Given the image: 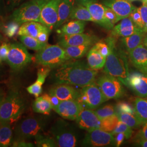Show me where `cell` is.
<instances>
[{
	"label": "cell",
	"instance_id": "obj_40",
	"mask_svg": "<svg viewBox=\"0 0 147 147\" xmlns=\"http://www.w3.org/2000/svg\"><path fill=\"white\" fill-rule=\"evenodd\" d=\"M42 84H43L42 82L36 80L34 84L27 88V90L30 94L33 95L36 98H38L42 92Z\"/></svg>",
	"mask_w": 147,
	"mask_h": 147
},
{
	"label": "cell",
	"instance_id": "obj_38",
	"mask_svg": "<svg viewBox=\"0 0 147 147\" xmlns=\"http://www.w3.org/2000/svg\"><path fill=\"white\" fill-rule=\"evenodd\" d=\"M93 47L96 49L100 54H101L106 58L110 52V48L109 47L107 42L105 41V40L95 42Z\"/></svg>",
	"mask_w": 147,
	"mask_h": 147
},
{
	"label": "cell",
	"instance_id": "obj_19",
	"mask_svg": "<svg viewBox=\"0 0 147 147\" xmlns=\"http://www.w3.org/2000/svg\"><path fill=\"white\" fill-rule=\"evenodd\" d=\"M89 10L93 22L109 30H112L114 25L107 21L105 17V7L98 2H92L85 5Z\"/></svg>",
	"mask_w": 147,
	"mask_h": 147
},
{
	"label": "cell",
	"instance_id": "obj_23",
	"mask_svg": "<svg viewBox=\"0 0 147 147\" xmlns=\"http://www.w3.org/2000/svg\"><path fill=\"white\" fill-rule=\"evenodd\" d=\"M73 0H61L58 5V21L55 28L62 26L70 19L74 7Z\"/></svg>",
	"mask_w": 147,
	"mask_h": 147
},
{
	"label": "cell",
	"instance_id": "obj_2",
	"mask_svg": "<svg viewBox=\"0 0 147 147\" xmlns=\"http://www.w3.org/2000/svg\"><path fill=\"white\" fill-rule=\"evenodd\" d=\"M110 48V52L106 59L104 71L129 87L130 73L126 53L116 47V38L112 36L105 39Z\"/></svg>",
	"mask_w": 147,
	"mask_h": 147
},
{
	"label": "cell",
	"instance_id": "obj_33",
	"mask_svg": "<svg viewBox=\"0 0 147 147\" xmlns=\"http://www.w3.org/2000/svg\"><path fill=\"white\" fill-rule=\"evenodd\" d=\"M20 40L28 49L39 51L45 47L47 44L39 42L37 38L27 36H20Z\"/></svg>",
	"mask_w": 147,
	"mask_h": 147
},
{
	"label": "cell",
	"instance_id": "obj_16",
	"mask_svg": "<svg viewBox=\"0 0 147 147\" xmlns=\"http://www.w3.org/2000/svg\"><path fill=\"white\" fill-rule=\"evenodd\" d=\"M132 65L141 73L147 75V48L143 44L128 53Z\"/></svg>",
	"mask_w": 147,
	"mask_h": 147
},
{
	"label": "cell",
	"instance_id": "obj_57",
	"mask_svg": "<svg viewBox=\"0 0 147 147\" xmlns=\"http://www.w3.org/2000/svg\"><path fill=\"white\" fill-rule=\"evenodd\" d=\"M3 25V16H0V30L2 29V27Z\"/></svg>",
	"mask_w": 147,
	"mask_h": 147
},
{
	"label": "cell",
	"instance_id": "obj_49",
	"mask_svg": "<svg viewBox=\"0 0 147 147\" xmlns=\"http://www.w3.org/2000/svg\"><path fill=\"white\" fill-rule=\"evenodd\" d=\"M115 136H116L115 138L116 146L119 147L124 141V139L125 138V136L124 134L123 133H118Z\"/></svg>",
	"mask_w": 147,
	"mask_h": 147
},
{
	"label": "cell",
	"instance_id": "obj_59",
	"mask_svg": "<svg viewBox=\"0 0 147 147\" xmlns=\"http://www.w3.org/2000/svg\"><path fill=\"white\" fill-rule=\"evenodd\" d=\"M127 1H129V2H131L136 1H137V0H127Z\"/></svg>",
	"mask_w": 147,
	"mask_h": 147
},
{
	"label": "cell",
	"instance_id": "obj_14",
	"mask_svg": "<svg viewBox=\"0 0 147 147\" xmlns=\"http://www.w3.org/2000/svg\"><path fill=\"white\" fill-rule=\"evenodd\" d=\"M83 109L84 107L78 100H69L61 101L53 110L64 119L75 121Z\"/></svg>",
	"mask_w": 147,
	"mask_h": 147
},
{
	"label": "cell",
	"instance_id": "obj_30",
	"mask_svg": "<svg viewBox=\"0 0 147 147\" xmlns=\"http://www.w3.org/2000/svg\"><path fill=\"white\" fill-rule=\"evenodd\" d=\"M119 121L125 123L132 129H137L143 125L136 114L124 112H116Z\"/></svg>",
	"mask_w": 147,
	"mask_h": 147
},
{
	"label": "cell",
	"instance_id": "obj_7",
	"mask_svg": "<svg viewBox=\"0 0 147 147\" xmlns=\"http://www.w3.org/2000/svg\"><path fill=\"white\" fill-rule=\"evenodd\" d=\"M45 126V122L39 117H28L20 121L15 129L16 139L30 140L40 134Z\"/></svg>",
	"mask_w": 147,
	"mask_h": 147
},
{
	"label": "cell",
	"instance_id": "obj_11",
	"mask_svg": "<svg viewBox=\"0 0 147 147\" xmlns=\"http://www.w3.org/2000/svg\"><path fill=\"white\" fill-rule=\"evenodd\" d=\"M97 84L107 100L120 98L124 94L123 84L118 79L110 75L100 76Z\"/></svg>",
	"mask_w": 147,
	"mask_h": 147
},
{
	"label": "cell",
	"instance_id": "obj_36",
	"mask_svg": "<svg viewBox=\"0 0 147 147\" xmlns=\"http://www.w3.org/2000/svg\"><path fill=\"white\" fill-rule=\"evenodd\" d=\"M111 133L113 136H115L118 133H123L124 134L126 139H129L132 136L133 131L130 127L127 125L122 121H119L115 129Z\"/></svg>",
	"mask_w": 147,
	"mask_h": 147
},
{
	"label": "cell",
	"instance_id": "obj_52",
	"mask_svg": "<svg viewBox=\"0 0 147 147\" xmlns=\"http://www.w3.org/2000/svg\"><path fill=\"white\" fill-rule=\"evenodd\" d=\"M136 142L141 147H147V140L140 138H136Z\"/></svg>",
	"mask_w": 147,
	"mask_h": 147
},
{
	"label": "cell",
	"instance_id": "obj_32",
	"mask_svg": "<svg viewBox=\"0 0 147 147\" xmlns=\"http://www.w3.org/2000/svg\"><path fill=\"white\" fill-rule=\"evenodd\" d=\"M92 46L91 45H82L79 46H68L63 48L71 59H78L84 57Z\"/></svg>",
	"mask_w": 147,
	"mask_h": 147
},
{
	"label": "cell",
	"instance_id": "obj_60",
	"mask_svg": "<svg viewBox=\"0 0 147 147\" xmlns=\"http://www.w3.org/2000/svg\"><path fill=\"white\" fill-rule=\"evenodd\" d=\"M143 3H145L146 5H147V1H144V2H143Z\"/></svg>",
	"mask_w": 147,
	"mask_h": 147
},
{
	"label": "cell",
	"instance_id": "obj_6",
	"mask_svg": "<svg viewBox=\"0 0 147 147\" xmlns=\"http://www.w3.org/2000/svg\"><path fill=\"white\" fill-rule=\"evenodd\" d=\"M49 0H30L13 12L11 18L19 24L29 21L39 22L42 8Z\"/></svg>",
	"mask_w": 147,
	"mask_h": 147
},
{
	"label": "cell",
	"instance_id": "obj_45",
	"mask_svg": "<svg viewBox=\"0 0 147 147\" xmlns=\"http://www.w3.org/2000/svg\"><path fill=\"white\" fill-rule=\"evenodd\" d=\"M11 146L18 147H34V145L31 143L27 142L26 140H25L16 139L14 141H13Z\"/></svg>",
	"mask_w": 147,
	"mask_h": 147
},
{
	"label": "cell",
	"instance_id": "obj_46",
	"mask_svg": "<svg viewBox=\"0 0 147 147\" xmlns=\"http://www.w3.org/2000/svg\"><path fill=\"white\" fill-rule=\"evenodd\" d=\"M138 10L140 11L141 16L142 17V20L143 24H146L147 23V5L145 3H143V5L138 8Z\"/></svg>",
	"mask_w": 147,
	"mask_h": 147
},
{
	"label": "cell",
	"instance_id": "obj_39",
	"mask_svg": "<svg viewBox=\"0 0 147 147\" xmlns=\"http://www.w3.org/2000/svg\"><path fill=\"white\" fill-rule=\"evenodd\" d=\"M116 112H124L136 114L134 106L126 102H119L116 105Z\"/></svg>",
	"mask_w": 147,
	"mask_h": 147
},
{
	"label": "cell",
	"instance_id": "obj_50",
	"mask_svg": "<svg viewBox=\"0 0 147 147\" xmlns=\"http://www.w3.org/2000/svg\"><path fill=\"white\" fill-rule=\"evenodd\" d=\"M24 0H6L7 5L9 8H13L19 5Z\"/></svg>",
	"mask_w": 147,
	"mask_h": 147
},
{
	"label": "cell",
	"instance_id": "obj_56",
	"mask_svg": "<svg viewBox=\"0 0 147 147\" xmlns=\"http://www.w3.org/2000/svg\"><path fill=\"white\" fill-rule=\"evenodd\" d=\"M143 44L147 48V34H146L144 37V38L143 41Z\"/></svg>",
	"mask_w": 147,
	"mask_h": 147
},
{
	"label": "cell",
	"instance_id": "obj_61",
	"mask_svg": "<svg viewBox=\"0 0 147 147\" xmlns=\"http://www.w3.org/2000/svg\"><path fill=\"white\" fill-rule=\"evenodd\" d=\"M2 38V36L1 35V34H0V39H1Z\"/></svg>",
	"mask_w": 147,
	"mask_h": 147
},
{
	"label": "cell",
	"instance_id": "obj_53",
	"mask_svg": "<svg viewBox=\"0 0 147 147\" xmlns=\"http://www.w3.org/2000/svg\"><path fill=\"white\" fill-rule=\"evenodd\" d=\"M5 7L4 5L3 0H0V16H3V14H5Z\"/></svg>",
	"mask_w": 147,
	"mask_h": 147
},
{
	"label": "cell",
	"instance_id": "obj_18",
	"mask_svg": "<svg viewBox=\"0 0 147 147\" xmlns=\"http://www.w3.org/2000/svg\"><path fill=\"white\" fill-rule=\"evenodd\" d=\"M56 84L50 89L49 94L55 96L61 101L78 99L80 95V90L69 84Z\"/></svg>",
	"mask_w": 147,
	"mask_h": 147
},
{
	"label": "cell",
	"instance_id": "obj_51",
	"mask_svg": "<svg viewBox=\"0 0 147 147\" xmlns=\"http://www.w3.org/2000/svg\"><path fill=\"white\" fill-rule=\"evenodd\" d=\"M50 95V94H49ZM50 101L51 103L53 106V110L55 108H56L60 103V102L61 101V100H59L57 97H56L55 96L50 95Z\"/></svg>",
	"mask_w": 147,
	"mask_h": 147
},
{
	"label": "cell",
	"instance_id": "obj_43",
	"mask_svg": "<svg viewBox=\"0 0 147 147\" xmlns=\"http://www.w3.org/2000/svg\"><path fill=\"white\" fill-rule=\"evenodd\" d=\"M51 69L50 67L45 66H43L42 68L39 69L37 73V81L44 84L46 78L51 71Z\"/></svg>",
	"mask_w": 147,
	"mask_h": 147
},
{
	"label": "cell",
	"instance_id": "obj_1",
	"mask_svg": "<svg viewBox=\"0 0 147 147\" xmlns=\"http://www.w3.org/2000/svg\"><path fill=\"white\" fill-rule=\"evenodd\" d=\"M98 74L96 70L90 68L84 61H67L57 67L53 74L56 84H64L83 87L94 82Z\"/></svg>",
	"mask_w": 147,
	"mask_h": 147
},
{
	"label": "cell",
	"instance_id": "obj_22",
	"mask_svg": "<svg viewBox=\"0 0 147 147\" xmlns=\"http://www.w3.org/2000/svg\"><path fill=\"white\" fill-rule=\"evenodd\" d=\"M48 30H50L39 22L29 21L21 24L18 34L20 36H27L37 38L40 33Z\"/></svg>",
	"mask_w": 147,
	"mask_h": 147
},
{
	"label": "cell",
	"instance_id": "obj_24",
	"mask_svg": "<svg viewBox=\"0 0 147 147\" xmlns=\"http://www.w3.org/2000/svg\"><path fill=\"white\" fill-rule=\"evenodd\" d=\"M146 34L147 33L140 29L131 36L122 38L121 42L126 51L129 53L143 44V39Z\"/></svg>",
	"mask_w": 147,
	"mask_h": 147
},
{
	"label": "cell",
	"instance_id": "obj_34",
	"mask_svg": "<svg viewBox=\"0 0 147 147\" xmlns=\"http://www.w3.org/2000/svg\"><path fill=\"white\" fill-rule=\"evenodd\" d=\"M35 143L38 147H57L56 143L53 137L42 134V133L35 137Z\"/></svg>",
	"mask_w": 147,
	"mask_h": 147
},
{
	"label": "cell",
	"instance_id": "obj_62",
	"mask_svg": "<svg viewBox=\"0 0 147 147\" xmlns=\"http://www.w3.org/2000/svg\"><path fill=\"white\" fill-rule=\"evenodd\" d=\"M143 2H144V1H147V0H142Z\"/></svg>",
	"mask_w": 147,
	"mask_h": 147
},
{
	"label": "cell",
	"instance_id": "obj_58",
	"mask_svg": "<svg viewBox=\"0 0 147 147\" xmlns=\"http://www.w3.org/2000/svg\"><path fill=\"white\" fill-rule=\"evenodd\" d=\"M143 31L144 32L146 33H147V23L144 25Z\"/></svg>",
	"mask_w": 147,
	"mask_h": 147
},
{
	"label": "cell",
	"instance_id": "obj_4",
	"mask_svg": "<svg viewBox=\"0 0 147 147\" xmlns=\"http://www.w3.org/2000/svg\"><path fill=\"white\" fill-rule=\"evenodd\" d=\"M80 128L86 130L99 129L107 132H112L116 125L115 119L110 117L105 119H100L95 112L84 109L76 119Z\"/></svg>",
	"mask_w": 147,
	"mask_h": 147
},
{
	"label": "cell",
	"instance_id": "obj_26",
	"mask_svg": "<svg viewBox=\"0 0 147 147\" xmlns=\"http://www.w3.org/2000/svg\"><path fill=\"white\" fill-rule=\"evenodd\" d=\"M32 107L33 111L37 113L49 115L53 109L50 95L45 94L37 98L33 104Z\"/></svg>",
	"mask_w": 147,
	"mask_h": 147
},
{
	"label": "cell",
	"instance_id": "obj_42",
	"mask_svg": "<svg viewBox=\"0 0 147 147\" xmlns=\"http://www.w3.org/2000/svg\"><path fill=\"white\" fill-rule=\"evenodd\" d=\"M104 7H105V17L107 21H109L113 25L117 22H119L115 11L107 6L104 5Z\"/></svg>",
	"mask_w": 147,
	"mask_h": 147
},
{
	"label": "cell",
	"instance_id": "obj_3",
	"mask_svg": "<svg viewBox=\"0 0 147 147\" xmlns=\"http://www.w3.org/2000/svg\"><path fill=\"white\" fill-rule=\"evenodd\" d=\"M25 109V102L21 95L16 90H11L0 105V122H15L20 118Z\"/></svg>",
	"mask_w": 147,
	"mask_h": 147
},
{
	"label": "cell",
	"instance_id": "obj_37",
	"mask_svg": "<svg viewBox=\"0 0 147 147\" xmlns=\"http://www.w3.org/2000/svg\"><path fill=\"white\" fill-rule=\"evenodd\" d=\"M95 112L97 116L102 119L109 118L116 114L114 106L110 105H106Z\"/></svg>",
	"mask_w": 147,
	"mask_h": 147
},
{
	"label": "cell",
	"instance_id": "obj_27",
	"mask_svg": "<svg viewBox=\"0 0 147 147\" xmlns=\"http://www.w3.org/2000/svg\"><path fill=\"white\" fill-rule=\"evenodd\" d=\"M106 58L92 47L87 54V64L90 68L99 70L105 66Z\"/></svg>",
	"mask_w": 147,
	"mask_h": 147
},
{
	"label": "cell",
	"instance_id": "obj_9",
	"mask_svg": "<svg viewBox=\"0 0 147 147\" xmlns=\"http://www.w3.org/2000/svg\"><path fill=\"white\" fill-rule=\"evenodd\" d=\"M50 132L52 134L57 147H74L77 144V138L67 123L58 120L53 125Z\"/></svg>",
	"mask_w": 147,
	"mask_h": 147
},
{
	"label": "cell",
	"instance_id": "obj_41",
	"mask_svg": "<svg viewBox=\"0 0 147 147\" xmlns=\"http://www.w3.org/2000/svg\"><path fill=\"white\" fill-rule=\"evenodd\" d=\"M129 16L131 18L132 20L133 21L134 24L136 25L137 26L143 31L144 24L143 22L141 14H140L139 11L138 10L137 8L134 11H132V12L130 14Z\"/></svg>",
	"mask_w": 147,
	"mask_h": 147
},
{
	"label": "cell",
	"instance_id": "obj_25",
	"mask_svg": "<svg viewBox=\"0 0 147 147\" xmlns=\"http://www.w3.org/2000/svg\"><path fill=\"white\" fill-rule=\"evenodd\" d=\"M86 22L78 20H74L63 24L57 30L59 35H73L84 33Z\"/></svg>",
	"mask_w": 147,
	"mask_h": 147
},
{
	"label": "cell",
	"instance_id": "obj_47",
	"mask_svg": "<svg viewBox=\"0 0 147 147\" xmlns=\"http://www.w3.org/2000/svg\"><path fill=\"white\" fill-rule=\"evenodd\" d=\"M51 32L50 30H48L46 31L42 32L40 33L38 37H37V39L41 42L44 43V44H47L48 39H49V36L50 32Z\"/></svg>",
	"mask_w": 147,
	"mask_h": 147
},
{
	"label": "cell",
	"instance_id": "obj_17",
	"mask_svg": "<svg viewBox=\"0 0 147 147\" xmlns=\"http://www.w3.org/2000/svg\"><path fill=\"white\" fill-rule=\"evenodd\" d=\"M104 3L115 11L118 21L129 16L132 11L137 8L127 0H106Z\"/></svg>",
	"mask_w": 147,
	"mask_h": 147
},
{
	"label": "cell",
	"instance_id": "obj_28",
	"mask_svg": "<svg viewBox=\"0 0 147 147\" xmlns=\"http://www.w3.org/2000/svg\"><path fill=\"white\" fill-rule=\"evenodd\" d=\"M13 142L11 124L0 122V147L11 146Z\"/></svg>",
	"mask_w": 147,
	"mask_h": 147
},
{
	"label": "cell",
	"instance_id": "obj_48",
	"mask_svg": "<svg viewBox=\"0 0 147 147\" xmlns=\"http://www.w3.org/2000/svg\"><path fill=\"white\" fill-rule=\"evenodd\" d=\"M136 138L147 140V122L142 125V128L138 132Z\"/></svg>",
	"mask_w": 147,
	"mask_h": 147
},
{
	"label": "cell",
	"instance_id": "obj_15",
	"mask_svg": "<svg viewBox=\"0 0 147 147\" xmlns=\"http://www.w3.org/2000/svg\"><path fill=\"white\" fill-rule=\"evenodd\" d=\"M97 42V38L88 34L80 33L73 35H59V45L62 47L91 45Z\"/></svg>",
	"mask_w": 147,
	"mask_h": 147
},
{
	"label": "cell",
	"instance_id": "obj_5",
	"mask_svg": "<svg viewBox=\"0 0 147 147\" xmlns=\"http://www.w3.org/2000/svg\"><path fill=\"white\" fill-rule=\"evenodd\" d=\"M36 61L38 64L50 68H57L71 59L63 47L59 45H47L37 53Z\"/></svg>",
	"mask_w": 147,
	"mask_h": 147
},
{
	"label": "cell",
	"instance_id": "obj_44",
	"mask_svg": "<svg viewBox=\"0 0 147 147\" xmlns=\"http://www.w3.org/2000/svg\"><path fill=\"white\" fill-rule=\"evenodd\" d=\"M9 50V44L3 42L0 47V58L1 60L6 61Z\"/></svg>",
	"mask_w": 147,
	"mask_h": 147
},
{
	"label": "cell",
	"instance_id": "obj_21",
	"mask_svg": "<svg viewBox=\"0 0 147 147\" xmlns=\"http://www.w3.org/2000/svg\"><path fill=\"white\" fill-rule=\"evenodd\" d=\"M139 30L140 28L134 24L131 18L128 16L121 20L118 24L113 27L111 34L113 37L116 38L118 37L124 38L131 36Z\"/></svg>",
	"mask_w": 147,
	"mask_h": 147
},
{
	"label": "cell",
	"instance_id": "obj_12",
	"mask_svg": "<svg viewBox=\"0 0 147 147\" xmlns=\"http://www.w3.org/2000/svg\"><path fill=\"white\" fill-rule=\"evenodd\" d=\"M111 132L105 131L99 129L88 130L82 141L84 147H105L115 142Z\"/></svg>",
	"mask_w": 147,
	"mask_h": 147
},
{
	"label": "cell",
	"instance_id": "obj_54",
	"mask_svg": "<svg viewBox=\"0 0 147 147\" xmlns=\"http://www.w3.org/2000/svg\"><path fill=\"white\" fill-rule=\"evenodd\" d=\"M77 1L79 2L80 4L84 6L90 2L95 1V0H77Z\"/></svg>",
	"mask_w": 147,
	"mask_h": 147
},
{
	"label": "cell",
	"instance_id": "obj_55",
	"mask_svg": "<svg viewBox=\"0 0 147 147\" xmlns=\"http://www.w3.org/2000/svg\"><path fill=\"white\" fill-rule=\"evenodd\" d=\"M3 99H4V94L2 92V90L0 89V105L1 104Z\"/></svg>",
	"mask_w": 147,
	"mask_h": 147
},
{
	"label": "cell",
	"instance_id": "obj_10",
	"mask_svg": "<svg viewBox=\"0 0 147 147\" xmlns=\"http://www.w3.org/2000/svg\"><path fill=\"white\" fill-rule=\"evenodd\" d=\"M32 56L28 52L26 47L19 42L9 44V50L6 59L11 68L21 70L31 62Z\"/></svg>",
	"mask_w": 147,
	"mask_h": 147
},
{
	"label": "cell",
	"instance_id": "obj_13",
	"mask_svg": "<svg viewBox=\"0 0 147 147\" xmlns=\"http://www.w3.org/2000/svg\"><path fill=\"white\" fill-rule=\"evenodd\" d=\"M61 0H49L42 8L39 22L51 31L58 21V5Z\"/></svg>",
	"mask_w": 147,
	"mask_h": 147
},
{
	"label": "cell",
	"instance_id": "obj_31",
	"mask_svg": "<svg viewBox=\"0 0 147 147\" xmlns=\"http://www.w3.org/2000/svg\"><path fill=\"white\" fill-rule=\"evenodd\" d=\"M134 108L137 116L143 124L147 122V98L137 97L134 101Z\"/></svg>",
	"mask_w": 147,
	"mask_h": 147
},
{
	"label": "cell",
	"instance_id": "obj_29",
	"mask_svg": "<svg viewBox=\"0 0 147 147\" xmlns=\"http://www.w3.org/2000/svg\"><path fill=\"white\" fill-rule=\"evenodd\" d=\"M70 19L71 20L93 22L92 16L88 8L81 4L74 5Z\"/></svg>",
	"mask_w": 147,
	"mask_h": 147
},
{
	"label": "cell",
	"instance_id": "obj_20",
	"mask_svg": "<svg viewBox=\"0 0 147 147\" xmlns=\"http://www.w3.org/2000/svg\"><path fill=\"white\" fill-rule=\"evenodd\" d=\"M129 87L138 96L147 98V75L141 72L130 74Z\"/></svg>",
	"mask_w": 147,
	"mask_h": 147
},
{
	"label": "cell",
	"instance_id": "obj_63",
	"mask_svg": "<svg viewBox=\"0 0 147 147\" xmlns=\"http://www.w3.org/2000/svg\"><path fill=\"white\" fill-rule=\"evenodd\" d=\"M1 59L0 58V62H1Z\"/></svg>",
	"mask_w": 147,
	"mask_h": 147
},
{
	"label": "cell",
	"instance_id": "obj_8",
	"mask_svg": "<svg viewBox=\"0 0 147 147\" xmlns=\"http://www.w3.org/2000/svg\"><path fill=\"white\" fill-rule=\"evenodd\" d=\"M77 100L84 109L94 110L108 100L103 94L99 86L94 82L82 87Z\"/></svg>",
	"mask_w": 147,
	"mask_h": 147
},
{
	"label": "cell",
	"instance_id": "obj_35",
	"mask_svg": "<svg viewBox=\"0 0 147 147\" xmlns=\"http://www.w3.org/2000/svg\"><path fill=\"white\" fill-rule=\"evenodd\" d=\"M20 25H21L17 22L12 20V21L8 22L6 24H3L1 30L3 31L6 36L12 38L18 33Z\"/></svg>",
	"mask_w": 147,
	"mask_h": 147
}]
</instances>
